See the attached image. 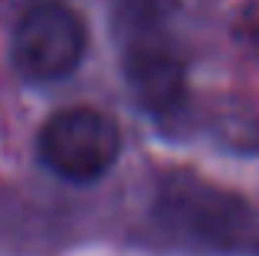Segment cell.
<instances>
[{"instance_id": "cell-1", "label": "cell", "mask_w": 259, "mask_h": 256, "mask_svg": "<svg viewBox=\"0 0 259 256\" xmlns=\"http://www.w3.org/2000/svg\"><path fill=\"white\" fill-rule=\"evenodd\" d=\"M164 243L203 256H259V204L194 171H164L148 207Z\"/></svg>"}, {"instance_id": "cell-2", "label": "cell", "mask_w": 259, "mask_h": 256, "mask_svg": "<svg viewBox=\"0 0 259 256\" xmlns=\"http://www.w3.org/2000/svg\"><path fill=\"white\" fill-rule=\"evenodd\" d=\"M118 36L125 82L138 109L158 122L177 118L187 102V66L167 33L161 0H121Z\"/></svg>"}, {"instance_id": "cell-3", "label": "cell", "mask_w": 259, "mask_h": 256, "mask_svg": "<svg viewBox=\"0 0 259 256\" xmlns=\"http://www.w3.org/2000/svg\"><path fill=\"white\" fill-rule=\"evenodd\" d=\"M39 158L56 178L72 184H92L112 171L121 154L118 125L99 109L76 105L46 118L39 128Z\"/></svg>"}, {"instance_id": "cell-4", "label": "cell", "mask_w": 259, "mask_h": 256, "mask_svg": "<svg viewBox=\"0 0 259 256\" xmlns=\"http://www.w3.org/2000/svg\"><path fill=\"white\" fill-rule=\"evenodd\" d=\"M85 56V23L66 4H36L13 30V66L30 82H56Z\"/></svg>"}]
</instances>
